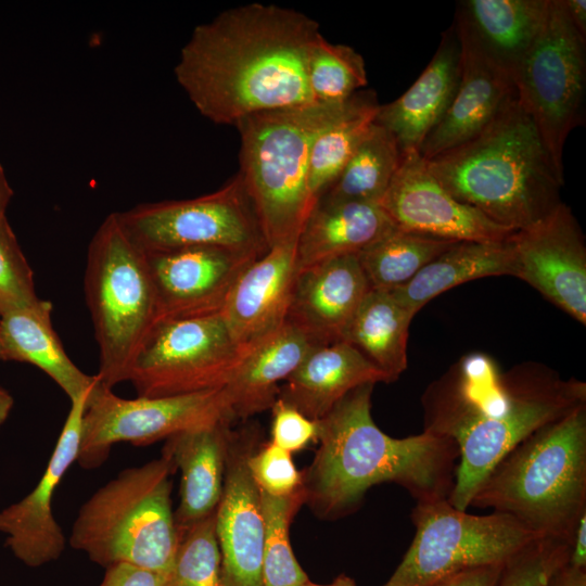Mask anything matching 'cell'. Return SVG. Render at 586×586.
Masks as SVG:
<instances>
[{
    "label": "cell",
    "mask_w": 586,
    "mask_h": 586,
    "mask_svg": "<svg viewBox=\"0 0 586 586\" xmlns=\"http://www.w3.org/2000/svg\"><path fill=\"white\" fill-rule=\"evenodd\" d=\"M317 21L277 4L247 3L198 25L174 73L194 107L216 124L315 102L307 55Z\"/></svg>",
    "instance_id": "cell-1"
},
{
    "label": "cell",
    "mask_w": 586,
    "mask_h": 586,
    "mask_svg": "<svg viewBox=\"0 0 586 586\" xmlns=\"http://www.w3.org/2000/svg\"><path fill=\"white\" fill-rule=\"evenodd\" d=\"M586 404V384L536 362L501 373L488 356L462 357L422 396L424 430L459 450L451 506L467 510L484 480L520 442Z\"/></svg>",
    "instance_id": "cell-2"
},
{
    "label": "cell",
    "mask_w": 586,
    "mask_h": 586,
    "mask_svg": "<svg viewBox=\"0 0 586 586\" xmlns=\"http://www.w3.org/2000/svg\"><path fill=\"white\" fill-rule=\"evenodd\" d=\"M374 384L345 395L319 422V447L303 472L311 509L322 518L354 511L367 491L391 482L416 500L448 499L459 450L445 436L423 431L404 438L381 431L371 416Z\"/></svg>",
    "instance_id": "cell-3"
},
{
    "label": "cell",
    "mask_w": 586,
    "mask_h": 586,
    "mask_svg": "<svg viewBox=\"0 0 586 586\" xmlns=\"http://www.w3.org/2000/svg\"><path fill=\"white\" fill-rule=\"evenodd\" d=\"M425 162L455 199L511 231L534 226L562 203L564 177L518 97L479 136Z\"/></svg>",
    "instance_id": "cell-4"
},
{
    "label": "cell",
    "mask_w": 586,
    "mask_h": 586,
    "mask_svg": "<svg viewBox=\"0 0 586 586\" xmlns=\"http://www.w3.org/2000/svg\"><path fill=\"white\" fill-rule=\"evenodd\" d=\"M471 506L569 544L586 510V404L520 442L491 471Z\"/></svg>",
    "instance_id": "cell-5"
},
{
    "label": "cell",
    "mask_w": 586,
    "mask_h": 586,
    "mask_svg": "<svg viewBox=\"0 0 586 586\" xmlns=\"http://www.w3.org/2000/svg\"><path fill=\"white\" fill-rule=\"evenodd\" d=\"M348 101L265 111L235 124L241 141L238 174L268 247L298 235L316 203L307 184L313 143Z\"/></svg>",
    "instance_id": "cell-6"
},
{
    "label": "cell",
    "mask_w": 586,
    "mask_h": 586,
    "mask_svg": "<svg viewBox=\"0 0 586 586\" xmlns=\"http://www.w3.org/2000/svg\"><path fill=\"white\" fill-rule=\"evenodd\" d=\"M170 457L122 470L80 507L68 544L107 568L127 563L168 572L178 545Z\"/></svg>",
    "instance_id": "cell-7"
},
{
    "label": "cell",
    "mask_w": 586,
    "mask_h": 586,
    "mask_svg": "<svg viewBox=\"0 0 586 586\" xmlns=\"http://www.w3.org/2000/svg\"><path fill=\"white\" fill-rule=\"evenodd\" d=\"M84 290L99 347L97 377L113 388L129 380L136 356L158 321L145 253L116 213L104 218L90 241Z\"/></svg>",
    "instance_id": "cell-8"
},
{
    "label": "cell",
    "mask_w": 586,
    "mask_h": 586,
    "mask_svg": "<svg viewBox=\"0 0 586 586\" xmlns=\"http://www.w3.org/2000/svg\"><path fill=\"white\" fill-rule=\"evenodd\" d=\"M411 518L413 539L382 586H432L464 570L502 564L539 537L508 514H471L448 499L418 501Z\"/></svg>",
    "instance_id": "cell-9"
},
{
    "label": "cell",
    "mask_w": 586,
    "mask_h": 586,
    "mask_svg": "<svg viewBox=\"0 0 586 586\" xmlns=\"http://www.w3.org/2000/svg\"><path fill=\"white\" fill-rule=\"evenodd\" d=\"M512 80L519 103L564 177L566 138L585 118L586 40L571 24L563 0H550L546 22Z\"/></svg>",
    "instance_id": "cell-10"
},
{
    "label": "cell",
    "mask_w": 586,
    "mask_h": 586,
    "mask_svg": "<svg viewBox=\"0 0 586 586\" xmlns=\"http://www.w3.org/2000/svg\"><path fill=\"white\" fill-rule=\"evenodd\" d=\"M249 352L234 341L220 311L160 320L139 349L128 381L143 397L221 388Z\"/></svg>",
    "instance_id": "cell-11"
},
{
    "label": "cell",
    "mask_w": 586,
    "mask_h": 586,
    "mask_svg": "<svg viewBox=\"0 0 586 586\" xmlns=\"http://www.w3.org/2000/svg\"><path fill=\"white\" fill-rule=\"evenodd\" d=\"M116 214L143 252L208 245L264 255L269 249L239 174L205 195L142 203Z\"/></svg>",
    "instance_id": "cell-12"
},
{
    "label": "cell",
    "mask_w": 586,
    "mask_h": 586,
    "mask_svg": "<svg viewBox=\"0 0 586 586\" xmlns=\"http://www.w3.org/2000/svg\"><path fill=\"white\" fill-rule=\"evenodd\" d=\"M233 420L224 387L124 398L99 380L84 415L77 462L84 469H95L106 461L115 444L146 446L188 430Z\"/></svg>",
    "instance_id": "cell-13"
},
{
    "label": "cell",
    "mask_w": 586,
    "mask_h": 586,
    "mask_svg": "<svg viewBox=\"0 0 586 586\" xmlns=\"http://www.w3.org/2000/svg\"><path fill=\"white\" fill-rule=\"evenodd\" d=\"M380 206L397 228L444 240L501 242L515 232L455 199L416 150L402 153Z\"/></svg>",
    "instance_id": "cell-14"
},
{
    "label": "cell",
    "mask_w": 586,
    "mask_h": 586,
    "mask_svg": "<svg viewBox=\"0 0 586 586\" xmlns=\"http://www.w3.org/2000/svg\"><path fill=\"white\" fill-rule=\"evenodd\" d=\"M514 277L586 324V246L571 209L561 203L534 226L510 237Z\"/></svg>",
    "instance_id": "cell-15"
},
{
    "label": "cell",
    "mask_w": 586,
    "mask_h": 586,
    "mask_svg": "<svg viewBox=\"0 0 586 586\" xmlns=\"http://www.w3.org/2000/svg\"><path fill=\"white\" fill-rule=\"evenodd\" d=\"M94 386L71 400L56 444L36 486L21 500L0 510L4 546L29 568L58 560L66 548V537L53 514V495L69 467L77 462L84 415Z\"/></svg>",
    "instance_id": "cell-16"
},
{
    "label": "cell",
    "mask_w": 586,
    "mask_h": 586,
    "mask_svg": "<svg viewBox=\"0 0 586 586\" xmlns=\"http://www.w3.org/2000/svg\"><path fill=\"white\" fill-rule=\"evenodd\" d=\"M144 253L158 321L219 313L238 277L262 256L208 245Z\"/></svg>",
    "instance_id": "cell-17"
},
{
    "label": "cell",
    "mask_w": 586,
    "mask_h": 586,
    "mask_svg": "<svg viewBox=\"0 0 586 586\" xmlns=\"http://www.w3.org/2000/svg\"><path fill=\"white\" fill-rule=\"evenodd\" d=\"M258 431H232L221 499L216 509V535L225 586H263L265 523L259 489L247 459L258 446Z\"/></svg>",
    "instance_id": "cell-18"
},
{
    "label": "cell",
    "mask_w": 586,
    "mask_h": 586,
    "mask_svg": "<svg viewBox=\"0 0 586 586\" xmlns=\"http://www.w3.org/2000/svg\"><path fill=\"white\" fill-rule=\"evenodd\" d=\"M454 25L460 44L459 84L448 109L420 146L425 161L479 136L517 97L511 75L457 16Z\"/></svg>",
    "instance_id": "cell-19"
},
{
    "label": "cell",
    "mask_w": 586,
    "mask_h": 586,
    "mask_svg": "<svg viewBox=\"0 0 586 586\" xmlns=\"http://www.w3.org/2000/svg\"><path fill=\"white\" fill-rule=\"evenodd\" d=\"M297 237L252 262L238 277L220 310L234 341L250 351L288 318L298 271Z\"/></svg>",
    "instance_id": "cell-20"
},
{
    "label": "cell",
    "mask_w": 586,
    "mask_h": 586,
    "mask_svg": "<svg viewBox=\"0 0 586 586\" xmlns=\"http://www.w3.org/2000/svg\"><path fill=\"white\" fill-rule=\"evenodd\" d=\"M370 290L358 254L326 259L297 271L286 320L321 344L342 341Z\"/></svg>",
    "instance_id": "cell-21"
},
{
    "label": "cell",
    "mask_w": 586,
    "mask_h": 586,
    "mask_svg": "<svg viewBox=\"0 0 586 586\" xmlns=\"http://www.w3.org/2000/svg\"><path fill=\"white\" fill-rule=\"evenodd\" d=\"M460 78V44L453 24L432 60L396 100L380 105L375 123L395 138L400 152L419 151L451 103Z\"/></svg>",
    "instance_id": "cell-22"
},
{
    "label": "cell",
    "mask_w": 586,
    "mask_h": 586,
    "mask_svg": "<svg viewBox=\"0 0 586 586\" xmlns=\"http://www.w3.org/2000/svg\"><path fill=\"white\" fill-rule=\"evenodd\" d=\"M221 421L175 434L163 453L180 471L179 505L174 511L177 528L213 514L221 499L232 431Z\"/></svg>",
    "instance_id": "cell-23"
},
{
    "label": "cell",
    "mask_w": 586,
    "mask_h": 586,
    "mask_svg": "<svg viewBox=\"0 0 586 586\" xmlns=\"http://www.w3.org/2000/svg\"><path fill=\"white\" fill-rule=\"evenodd\" d=\"M386 382V375L355 346L336 341L314 347L280 387L279 398L320 420L351 391Z\"/></svg>",
    "instance_id": "cell-24"
},
{
    "label": "cell",
    "mask_w": 586,
    "mask_h": 586,
    "mask_svg": "<svg viewBox=\"0 0 586 586\" xmlns=\"http://www.w3.org/2000/svg\"><path fill=\"white\" fill-rule=\"evenodd\" d=\"M318 345L321 343L289 320L254 345L224 386L233 419H247L271 408L280 382Z\"/></svg>",
    "instance_id": "cell-25"
},
{
    "label": "cell",
    "mask_w": 586,
    "mask_h": 586,
    "mask_svg": "<svg viewBox=\"0 0 586 586\" xmlns=\"http://www.w3.org/2000/svg\"><path fill=\"white\" fill-rule=\"evenodd\" d=\"M395 227L378 203L318 199L297 235V268L359 254Z\"/></svg>",
    "instance_id": "cell-26"
},
{
    "label": "cell",
    "mask_w": 586,
    "mask_h": 586,
    "mask_svg": "<svg viewBox=\"0 0 586 586\" xmlns=\"http://www.w3.org/2000/svg\"><path fill=\"white\" fill-rule=\"evenodd\" d=\"M52 304L13 310L0 316L3 360L30 364L43 371L69 402L93 387L99 378L80 370L68 357L51 321Z\"/></svg>",
    "instance_id": "cell-27"
},
{
    "label": "cell",
    "mask_w": 586,
    "mask_h": 586,
    "mask_svg": "<svg viewBox=\"0 0 586 586\" xmlns=\"http://www.w3.org/2000/svg\"><path fill=\"white\" fill-rule=\"evenodd\" d=\"M550 0H466L456 16L485 52L512 73L540 33Z\"/></svg>",
    "instance_id": "cell-28"
},
{
    "label": "cell",
    "mask_w": 586,
    "mask_h": 586,
    "mask_svg": "<svg viewBox=\"0 0 586 586\" xmlns=\"http://www.w3.org/2000/svg\"><path fill=\"white\" fill-rule=\"evenodd\" d=\"M515 275L510 238L501 242H457L425 265L410 281L390 290L413 315L447 290L471 280Z\"/></svg>",
    "instance_id": "cell-29"
},
{
    "label": "cell",
    "mask_w": 586,
    "mask_h": 586,
    "mask_svg": "<svg viewBox=\"0 0 586 586\" xmlns=\"http://www.w3.org/2000/svg\"><path fill=\"white\" fill-rule=\"evenodd\" d=\"M413 316L390 291L371 289L342 341L355 346L393 382L407 368V343Z\"/></svg>",
    "instance_id": "cell-30"
},
{
    "label": "cell",
    "mask_w": 586,
    "mask_h": 586,
    "mask_svg": "<svg viewBox=\"0 0 586 586\" xmlns=\"http://www.w3.org/2000/svg\"><path fill=\"white\" fill-rule=\"evenodd\" d=\"M380 104L372 90H360L341 114L316 137L309 157L307 184L315 201L336 180L374 123Z\"/></svg>",
    "instance_id": "cell-31"
},
{
    "label": "cell",
    "mask_w": 586,
    "mask_h": 586,
    "mask_svg": "<svg viewBox=\"0 0 586 586\" xmlns=\"http://www.w3.org/2000/svg\"><path fill=\"white\" fill-rule=\"evenodd\" d=\"M400 158L393 135L374 120L336 180L319 199L380 204Z\"/></svg>",
    "instance_id": "cell-32"
},
{
    "label": "cell",
    "mask_w": 586,
    "mask_h": 586,
    "mask_svg": "<svg viewBox=\"0 0 586 586\" xmlns=\"http://www.w3.org/2000/svg\"><path fill=\"white\" fill-rule=\"evenodd\" d=\"M455 243L395 227L361 251L358 259L370 288L390 291L410 281Z\"/></svg>",
    "instance_id": "cell-33"
},
{
    "label": "cell",
    "mask_w": 586,
    "mask_h": 586,
    "mask_svg": "<svg viewBox=\"0 0 586 586\" xmlns=\"http://www.w3.org/2000/svg\"><path fill=\"white\" fill-rule=\"evenodd\" d=\"M260 505L265 523L262 578L263 586H302L309 581L296 560L290 542V524L305 504L304 487L276 497L262 491Z\"/></svg>",
    "instance_id": "cell-34"
},
{
    "label": "cell",
    "mask_w": 586,
    "mask_h": 586,
    "mask_svg": "<svg viewBox=\"0 0 586 586\" xmlns=\"http://www.w3.org/2000/svg\"><path fill=\"white\" fill-rule=\"evenodd\" d=\"M308 88L315 102L342 104L367 85L365 60L354 48L332 43L320 33L306 63Z\"/></svg>",
    "instance_id": "cell-35"
},
{
    "label": "cell",
    "mask_w": 586,
    "mask_h": 586,
    "mask_svg": "<svg viewBox=\"0 0 586 586\" xmlns=\"http://www.w3.org/2000/svg\"><path fill=\"white\" fill-rule=\"evenodd\" d=\"M215 513L178 530L167 586H225Z\"/></svg>",
    "instance_id": "cell-36"
},
{
    "label": "cell",
    "mask_w": 586,
    "mask_h": 586,
    "mask_svg": "<svg viewBox=\"0 0 586 586\" xmlns=\"http://www.w3.org/2000/svg\"><path fill=\"white\" fill-rule=\"evenodd\" d=\"M42 301L36 294L34 272L4 218L0 221V316L36 307Z\"/></svg>",
    "instance_id": "cell-37"
},
{
    "label": "cell",
    "mask_w": 586,
    "mask_h": 586,
    "mask_svg": "<svg viewBox=\"0 0 586 586\" xmlns=\"http://www.w3.org/2000/svg\"><path fill=\"white\" fill-rule=\"evenodd\" d=\"M569 551L565 542L538 537L504 563L497 586H547L568 563Z\"/></svg>",
    "instance_id": "cell-38"
},
{
    "label": "cell",
    "mask_w": 586,
    "mask_h": 586,
    "mask_svg": "<svg viewBox=\"0 0 586 586\" xmlns=\"http://www.w3.org/2000/svg\"><path fill=\"white\" fill-rule=\"evenodd\" d=\"M250 474L259 491L276 497L290 496L303 487L291 453L267 442L257 446L247 459Z\"/></svg>",
    "instance_id": "cell-39"
},
{
    "label": "cell",
    "mask_w": 586,
    "mask_h": 586,
    "mask_svg": "<svg viewBox=\"0 0 586 586\" xmlns=\"http://www.w3.org/2000/svg\"><path fill=\"white\" fill-rule=\"evenodd\" d=\"M270 409L272 413L270 442L291 454L306 448L311 442H317L318 421L309 419L279 397Z\"/></svg>",
    "instance_id": "cell-40"
},
{
    "label": "cell",
    "mask_w": 586,
    "mask_h": 586,
    "mask_svg": "<svg viewBox=\"0 0 586 586\" xmlns=\"http://www.w3.org/2000/svg\"><path fill=\"white\" fill-rule=\"evenodd\" d=\"M99 586H167L166 572H158L127 563L105 568Z\"/></svg>",
    "instance_id": "cell-41"
},
{
    "label": "cell",
    "mask_w": 586,
    "mask_h": 586,
    "mask_svg": "<svg viewBox=\"0 0 586 586\" xmlns=\"http://www.w3.org/2000/svg\"><path fill=\"white\" fill-rule=\"evenodd\" d=\"M502 564L464 570L449 575L432 586H497Z\"/></svg>",
    "instance_id": "cell-42"
},
{
    "label": "cell",
    "mask_w": 586,
    "mask_h": 586,
    "mask_svg": "<svg viewBox=\"0 0 586 586\" xmlns=\"http://www.w3.org/2000/svg\"><path fill=\"white\" fill-rule=\"evenodd\" d=\"M568 565L586 571V510L579 515L569 540Z\"/></svg>",
    "instance_id": "cell-43"
},
{
    "label": "cell",
    "mask_w": 586,
    "mask_h": 586,
    "mask_svg": "<svg viewBox=\"0 0 586 586\" xmlns=\"http://www.w3.org/2000/svg\"><path fill=\"white\" fill-rule=\"evenodd\" d=\"M547 586H586V571L573 569L566 563L552 575Z\"/></svg>",
    "instance_id": "cell-44"
},
{
    "label": "cell",
    "mask_w": 586,
    "mask_h": 586,
    "mask_svg": "<svg viewBox=\"0 0 586 586\" xmlns=\"http://www.w3.org/2000/svg\"><path fill=\"white\" fill-rule=\"evenodd\" d=\"M566 15L577 30L586 40V1L585 0H563Z\"/></svg>",
    "instance_id": "cell-45"
},
{
    "label": "cell",
    "mask_w": 586,
    "mask_h": 586,
    "mask_svg": "<svg viewBox=\"0 0 586 586\" xmlns=\"http://www.w3.org/2000/svg\"><path fill=\"white\" fill-rule=\"evenodd\" d=\"M13 189L11 188L4 169L0 164V221L4 218L8 205L13 196Z\"/></svg>",
    "instance_id": "cell-46"
},
{
    "label": "cell",
    "mask_w": 586,
    "mask_h": 586,
    "mask_svg": "<svg viewBox=\"0 0 586 586\" xmlns=\"http://www.w3.org/2000/svg\"><path fill=\"white\" fill-rule=\"evenodd\" d=\"M14 406L13 396L4 388L0 387V428L4 424Z\"/></svg>",
    "instance_id": "cell-47"
},
{
    "label": "cell",
    "mask_w": 586,
    "mask_h": 586,
    "mask_svg": "<svg viewBox=\"0 0 586 586\" xmlns=\"http://www.w3.org/2000/svg\"><path fill=\"white\" fill-rule=\"evenodd\" d=\"M302 586H358V585L353 578L346 576L345 574H341L331 584H328V585L315 584L308 581Z\"/></svg>",
    "instance_id": "cell-48"
},
{
    "label": "cell",
    "mask_w": 586,
    "mask_h": 586,
    "mask_svg": "<svg viewBox=\"0 0 586 586\" xmlns=\"http://www.w3.org/2000/svg\"><path fill=\"white\" fill-rule=\"evenodd\" d=\"M0 359H1V360L4 359V355H3V352H2L1 345H0Z\"/></svg>",
    "instance_id": "cell-49"
}]
</instances>
